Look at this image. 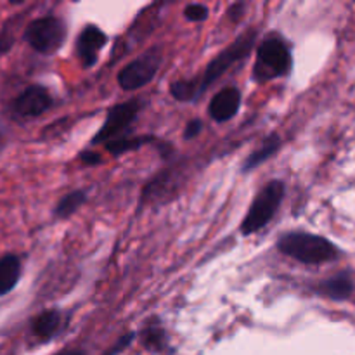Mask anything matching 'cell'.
<instances>
[{
    "label": "cell",
    "instance_id": "obj_15",
    "mask_svg": "<svg viewBox=\"0 0 355 355\" xmlns=\"http://www.w3.org/2000/svg\"><path fill=\"white\" fill-rule=\"evenodd\" d=\"M281 137L277 134H270L269 137L263 139L262 146L257 148L252 155L246 158V162L243 163V172H250V170H255L257 166H260L262 163H266L267 159L272 158L277 151L281 149Z\"/></svg>",
    "mask_w": 355,
    "mask_h": 355
},
{
    "label": "cell",
    "instance_id": "obj_4",
    "mask_svg": "<svg viewBox=\"0 0 355 355\" xmlns=\"http://www.w3.org/2000/svg\"><path fill=\"white\" fill-rule=\"evenodd\" d=\"M291 52L286 42L279 37H267L257 49L253 78L259 83L281 78L290 73Z\"/></svg>",
    "mask_w": 355,
    "mask_h": 355
},
{
    "label": "cell",
    "instance_id": "obj_14",
    "mask_svg": "<svg viewBox=\"0 0 355 355\" xmlns=\"http://www.w3.org/2000/svg\"><path fill=\"white\" fill-rule=\"evenodd\" d=\"M139 338H141L142 347H144L146 350H149V352L159 355L172 354L168 333H166L158 322H153V324L146 326V328L139 333Z\"/></svg>",
    "mask_w": 355,
    "mask_h": 355
},
{
    "label": "cell",
    "instance_id": "obj_12",
    "mask_svg": "<svg viewBox=\"0 0 355 355\" xmlns=\"http://www.w3.org/2000/svg\"><path fill=\"white\" fill-rule=\"evenodd\" d=\"M315 293L329 298V300L343 302L347 298H350V295L354 293V281L350 277V274L338 272L335 276H329L326 279H322L321 283H318Z\"/></svg>",
    "mask_w": 355,
    "mask_h": 355
},
{
    "label": "cell",
    "instance_id": "obj_8",
    "mask_svg": "<svg viewBox=\"0 0 355 355\" xmlns=\"http://www.w3.org/2000/svg\"><path fill=\"white\" fill-rule=\"evenodd\" d=\"M54 104L51 92L42 85H30L12 101V111L17 116L35 118L51 110Z\"/></svg>",
    "mask_w": 355,
    "mask_h": 355
},
{
    "label": "cell",
    "instance_id": "obj_24",
    "mask_svg": "<svg viewBox=\"0 0 355 355\" xmlns=\"http://www.w3.org/2000/svg\"><path fill=\"white\" fill-rule=\"evenodd\" d=\"M55 355H87V354L83 352L82 349H66V350H61V352Z\"/></svg>",
    "mask_w": 355,
    "mask_h": 355
},
{
    "label": "cell",
    "instance_id": "obj_23",
    "mask_svg": "<svg viewBox=\"0 0 355 355\" xmlns=\"http://www.w3.org/2000/svg\"><path fill=\"white\" fill-rule=\"evenodd\" d=\"M245 9H246V3L239 2V3H234V6L229 7L227 14L232 21H239L243 17V14H245Z\"/></svg>",
    "mask_w": 355,
    "mask_h": 355
},
{
    "label": "cell",
    "instance_id": "obj_5",
    "mask_svg": "<svg viewBox=\"0 0 355 355\" xmlns=\"http://www.w3.org/2000/svg\"><path fill=\"white\" fill-rule=\"evenodd\" d=\"M163 62V52L162 47H153L146 51L144 54L139 55L137 59L125 64L123 68L118 71L116 82L127 92H134V90L142 89L148 83L155 80L158 75L159 66Z\"/></svg>",
    "mask_w": 355,
    "mask_h": 355
},
{
    "label": "cell",
    "instance_id": "obj_19",
    "mask_svg": "<svg viewBox=\"0 0 355 355\" xmlns=\"http://www.w3.org/2000/svg\"><path fill=\"white\" fill-rule=\"evenodd\" d=\"M135 336H137V335H135V333H127V335H123V336H121V338H118V342L114 343V345L111 347V349L107 350V352L104 354V355H118V354H121L125 349H127L128 345H130L132 342H134Z\"/></svg>",
    "mask_w": 355,
    "mask_h": 355
},
{
    "label": "cell",
    "instance_id": "obj_11",
    "mask_svg": "<svg viewBox=\"0 0 355 355\" xmlns=\"http://www.w3.org/2000/svg\"><path fill=\"white\" fill-rule=\"evenodd\" d=\"M62 328H64V315L55 311V309H49V311L37 314L30 324L33 336H37L40 342L54 340L61 333Z\"/></svg>",
    "mask_w": 355,
    "mask_h": 355
},
{
    "label": "cell",
    "instance_id": "obj_9",
    "mask_svg": "<svg viewBox=\"0 0 355 355\" xmlns=\"http://www.w3.org/2000/svg\"><path fill=\"white\" fill-rule=\"evenodd\" d=\"M107 44V35L96 24H87L76 40V55L85 69L96 66L99 52Z\"/></svg>",
    "mask_w": 355,
    "mask_h": 355
},
{
    "label": "cell",
    "instance_id": "obj_2",
    "mask_svg": "<svg viewBox=\"0 0 355 355\" xmlns=\"http://www.w3.org/2000/svg\"><path fill=\"white\" fill-rule=\"evenodd\" d=\"M277 252L305 266H322L340 257L338 246L324 236L304 231H291L281 236L276 243Z\"/></svg>",
    "mask_w": 355,
    "mask_h": 355
},
{
    "label": "cell",
    "instance_id": "obj_22",
    "mask_svg": "<svg viewBox=\"0 0 355 355\" xmlns=\"http://www.w3.org/2000/svg\"><path fill=\"white\" fill-rule=\"evenodd\" d=\"M80 159H82V162L89 166H96L103 162V158H101L99 153H92V151L80 153Z\"/></svg>",
    "mask_w": 355,
    "mask_h": 355
},
{
    "label": "cell",
    "instance_id": "obj_18",
    "mask_svg": "<svg viewBox=\"0 0 355 355\" xmlns=\"http://www.w3.org/2000/svg\"><path fill=\"white\" fill-rule=\"evenodd\" d=\"M208 7L203 6V3H189L184 9V17L191 23H201V21L208 19Z\"/></svg>",
    "mask_w": 355,
    "mask_h": 355
},
{
    "label": "cell",
    "instance_id": "obj_20",
    "mask_svg": "<svg viewBox=\"0 0 355 355\" xmlns=\"http://www.w3.org/2000/svg\"><path fill=\"white\" fill-rule=\"evenodd\" d=\"M12 45H14V37L10 35L9 26H3L2 30H0V54L9 52L10 49H12Z\"/></svg>",
    "mask_w": 355,
    "mask_h": 355
},
{
    "label": "cell",
    "instance_id": "obj_7",
    "mask_svg": "<svg viewBox=\"0 0 355 355\" xmlns=\"http://www.w3.org/2000/svg\"><path fill=\"white\" fill-rule=\"evenodd\" d=\"M144 104L146 103L142 99H130L110 107L103 127L94 135L90 142L92 144H107V142L118 139V135L125 134L130 128V125L134 123L137 114L142 111Z\"/></svg>",
    "mask_w": 355,
    "mask_h": 355
},
{
    "label": "cell",
    "instance_id": "obj_17",
    "mask_svg": "<svg viewBox=\"0 0 355 355\" xmlns=\"http://www.w3.org/2000/svg\"><path fill=\"white\" fill-rule=\"evenodd\" d=\"M155 141L156 137H153V135H139V137H118L104 146H106V149L113 156H120L123 155V153H130V151H135V149H141L142 146L146 144H153Z\"/></svg>",
    "mask_w": 355,
    "mask_h": 355
},
{
    "label": "cell",
    "instance_id": "obj_13",
    "mask_svg": "<svg viewBox=\"0 0 355 355\" xmlns=\"http://www.w3.org/2000/svg\"><path fill=\"white\" fill-rule=\"evenodd\" d=\"M23 263L21 259L14 253H7L0 259V297L9 295L19 283Z\"/></svg>",
    "mask_w": 355,
    "mask_h": 355
},
{
    "label": "cell",
    "instance_id": "obj_3",
    "mask_svg": "<svg viewBox=\"0 0 355 355\" xmlns=\"http://www.w3.org/2000/svg\"><path fill=\"white\" fill-rule=\"evenodd\" d=\"M284 194H286V184L283 180L274 179L267 182L259 191L255 200L250 205L248 214L243 218L241 227H239L241 234L252 236L259 232L260 229L266 227V225H269V222L272 220L274 215L279 210L281 203H283Z\"/></svg>",
    "mask_w": 355,
    "mask_h": 355
},
{
    "label": "cell",
    "instance_id": "obj_21",
    "mask_svg": "<svg viewBox=\"0 0 355 355\" xmlns=\"http://www.w3.org/2000/svg\"><path fill=\"white\" fill-rule=\"evenodd\" d=\"M203 128H205L203 121H201V120H191L189 123L186 125V130H184V139H187V141H189V139H196L198 135L203 132Z\"/></svg>",
    "mask_w": 355,
    "mask_h": 355
},
{
    "label": "cell",
    "instance_id": "obj_6",
    "mask_svg": "<svg viewBox=\"0 0 355 355\" xmlns=\"http://www.w3.org/2000/svg\"><path fill=\"white\" fill-rule=\"evenodd\" d=\"M66 38V26L59 17L44 16L33 19L24 30V40L40 54H54Z\"/></svg>",
    "mask_w": 355,
    "mask_h": 355
},
{
    "label": "cell",
    "instance_id": "obj_10",
    "mask_svg": "<svg viewBox=\"0 0 355 355\" xmlns=\"http://www.w3.org/2000/svg\"><path fill=\"white\" fill-rule=\"evenodd\" d=\"M239 107H241V92H239V89L225 87V89H222L220 92L211 97L210 104H208V113H210L214 121L225 123V121L232 120L238 114Z\"/></svg>",
    "mask_w": 355,
    "mask_h": 355
},
{
    "label": "cell",
    "instance_id": "obj_16",
    "mask_svg": "<svg viewBox=\"0 0 355 355\" xmlns=\"http://www.w3.org/2000/svg\"><path fill=\"white\" fill-rule=\"evenodd\" d=\"M87 201V193L85 191H71V193L64 194V196L59 200V203L55 205L54 215L59 220H64V218H69L71 215H75L80 208L85 205Z\"/></svg>",
    "mask_w": 355,
    "mask_h": 355
},
{
    "label": "cell",
    "instance_id": "obj_1",
    "mask_svg": "<svg viewBox=\"0 0 355 355\" xmlns=\"http://www.w3.org/2000/svg\"><path fill=\"white\" fill-rule=\"evenodd\" d=\"M259 38V31L255 28H250L245 33L239 35L232 44H229L224 51L218 52L214 59L207 64L203 73L193 76V78L177 80L170 85V94L173 99L180 103H193L198 101L220 76H224L229 69L239 61L246 58L255 47V42Z\"/></svg>",
    "mask_w": 355,
    "mask_h": 355
}]
</instances>
